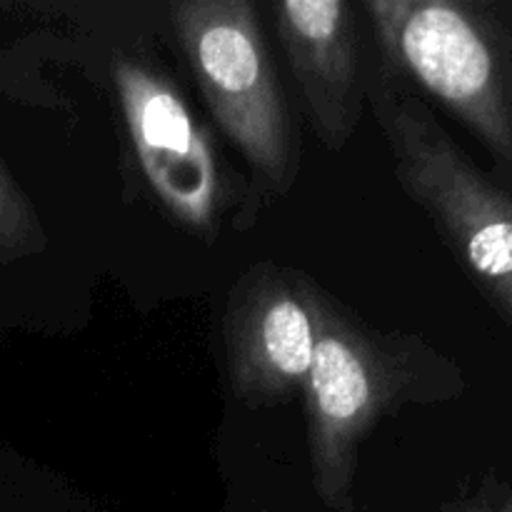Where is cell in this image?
<instances>
[{"instance_id":"9c48e42d","label":"cell","mask_w":512,"mask_h":512,"mask_svg":"<svg viewBox=\"0 0 512 512\" xmlns=\"http://www.w3.org/2000/svg\"><path fill=\"white\" fill-rule=\"evenodd\" d=\"M448 512H512V490L488 488L475 498L453 505Z\"/></svg>"},{"instance_id":"5b68a950","label":"cell","mask_w":512,"mask_h":512,"mask_svg":"<svg viewBox=\"0 0 512 512\" xmlns=\"http://www.w3.org/2000/svg\"><path fill=\"white\" fill-rule=\"evenodd\" d=\"M115 88L138 165L158 203L180 225L213 238L228 185L203 125L180 90L148 63L120 60Z\"/></svg>"},{"instance_id":"ba28073f","label":"cell","mask_w":512,"mask_h":512,"mask_svg":"<svg viewBox=\"0 0 512 512\" xmlns=\"http://www.w3.org/2000/svg\"><path fill=\"white\" fill-rule=\"evenodd\" d=\"M45 248V230L28 195L0 160V258H23Z\"/></svg>"},{"instance_id":"6da1fadb","label":"cell","mask_w":512,"mask_h":512,"mask_svg":"<svg viewBox=\"0 0 512 512\" xmlns=\"http://www.w3.org/2000/svg\"><path fill=\"white\" fill-rule=\"evenodd\" d=\"M170 18L225 138L270 193H288L300 168L298 130L253 3L185 0L170 8Z\"/></svg>"},{"instance_id":"3957f363","label":"cell","mask_w":512,"mask_h":512,"mask_svg":"<svg viewBox=\"0 0 512 512\" xmlns=\"http://www.w3.org/2000/svg\"><path fill=\"white\" fill-rule=\"evenodd\" d=\"M385 73H408L512 165V105L493 40L450 0H368Z\"/></svg>"},{"instance_id":"52a82bcc","label":"cell","mask_w":512,"mask_h":512,"mask_svg":"<svg viewBox=\"0 0 512 512\" xmlns=\"http://www.w3.org/2000/svg\"><path fill=\"white\" fill-rule=\"evenodd\" d=\"M275 30L310 120L328 150H343L360 120L358 23L345 0H283Z\"/></svg>"},{"instance_id":"8992f818","label":"cell","mask_w":512,"mask_h":512,"mask_svg":"<svg viewBox=\"0 0 512 512\" xmlns=\"http://www.w3.org/2000/svg\"><path fill=\"white\" fill-rule=\"evenodd\" d=\"M325 295L305 278L263 265L250 270L225 308L230 383L248 405H275L303 390Z\"/></svg>"},{"instance_id":"277c9868","label":"cell","mask_w":512,"mask_h":512,"mask_svg":"<svg viewBox=\"0 0 512 512\" xmlns=\"http://www.w3.org/2000/svg\"><path fill=\"white\" fill-rule=\"evenodd\" d=\"M395 363L330 298L305 378V415L313 488L330 510L353 503L360 443L398 393Z\"/></svg>"},{"instance_id":"30bf717a","label":"cell","mask_w":512,"mask_h":512,"mask_svg":"<svg viewBox=\"0 0 512 512\" xmlns=\"http://www.w3.org/2000/svg\"><path fill=\"white\" fill-rule=\"evenodd\" d=\"M338 512H365V510H360L358 505L350 503V505H345V508H343V510H338Z\"/></svg>"},{"instance_id":"7a4b0ae2","label":"cell","mask_w":512,"mask_h":512,"mask_svg":"<svg viewBox=\"0 0 512 512\" xmlns=\"http://www.w3.org/2000/svg\"><path fill=\"white\" fill-rule=\"evenodd\" d=\"M373 110L400 188L433 218L512 323V195L485 178L420 100L380 73Z\"/></svg>"}]
</instances>
